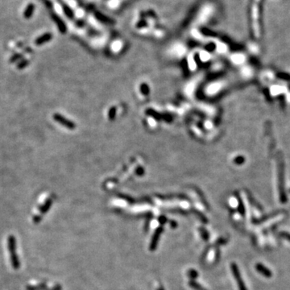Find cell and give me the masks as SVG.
<instances>
[{"mask_svg": "<svg viewBox=\"0 0 290 290\" xmlns=\"http://www.w3.org/2000/svg\"><path fill=\"white\" fill-rule=\"evenodd\" d=\"M260 1L261 0H253L252 5V28L254 33L256 36H260Z\"/></svg>", "mask_w": 290, "mask_h": 290, "instance_id": "1", "label": "cell"}, {"mask_svg": "<svg viewBox=\"0 0 290 290\" xmlns=\"http://www.w3.org/2000/svg\"><path fill=\"white\" fill-rule=\"evenodd\" d=\"M231 268L232 273H233L234 276H235V278L236 282H237V284H238V287H239V290H248V288H247V287H246L245 284H244V280H243V279H242L241 274H240V272H239V268L237 267V265H236L235 263H232V264H231Z\"/></svg>", "mask_w": 290, "mask_h": 290, "instance_id": "2", "label": "cell"}, {"mask_svg": "<svg viewBox=\"0 0 290 290\" xmlns=\"http://www.w3.org/2000/svg\"><path fill=\"white\" fill-rule=\"evenodd\" d=\"M256 268L258 272H260V274H262L263 276H265V277L270 278L272 276V272H271V271H270L268 268H266L265 266L263 265L262 264H256Z\"/></svg>", "mask_w": 290, "mask_h": 290, "instance_id": "3", "label": "cell"}, {"mask_svg": "<svg viewBox=\"0 0 290 290\" xmlns=\"http://www.w3.org/2000/svg\"><path fill=\"white\" fill-rule=\"evenodd\" d=\"M52 36L51 33H45V34H43L42 36H40V37L38 38H36V41H35V44L37 45V46H40V45H42L44 43L48 42L49 40L52 39Z\"/></svg>", "mask_w": 290, "mask_h": 290, "instance_id": "4", "label": "cell"}, {"mask_svg": "<svg viewBox=\"0 0 290 290\" xmlns=\"http://www.w3.org/2000/svg\"><path fill=\"white\" fill-rule=\"evenodd\" d=\"M53 118H54V119L56 121V122H58V123H60V124L64 125V126H65V127H72V123H71L70 122H68L67 119H64V117L61 116L60 115H58V114H55L54 117H53Z\"/></svg>", "mask_w": 290, "mask_h": 290, "instance_id": "5", "label": "cell"}, {"mask_svg": "<svg viewBox=\"0 0 290 290\" xmlns=\"http://www.w3.org/2000/svg\"><path fill=\"white\" fill-rule=\"evenodd\" d=\"M52 16L53 20H54L55 22H56V24H57V27L59 28L60 32H62V33H64V32H65V30H66V28H65V24L63 23L62 20H60V17H58V16L56 15L55 14H52Z\"/></svg>", "mask_w": 290, "mask_h": 290, "instance_id": "6", "label": "cell"}, {"mask_svg": "<svg viewBox=\"0 0 290 290\" xmlns=\"http://www.w3.org/2000/svg\"><path fill=\"white\" fill-rule=\"evenodd\" d=\"M35 10V5L33 3L28 4V7L25 8V10L24 11V17L25 19H29L31 18L33 15V12Z\"/></svg>", "mask_w": 290, "mask_h": 290, "instance_id": "7", "label": "cell"}, {"mask_svg": "<svg viewBox=\"0 0 290 290\" xmlns=\"http://www.w3.org/2000/svg\"><path fill=\"white\" fill-rule=\"evenodd\" d=\"M277 214H278L277 212H274L273 213H270V214H268V215L265 216V217L261 218H260V219H254L253 222H254V223H256V224L262 223V222H265V221H267V220L269 219L270 218L274 217V216L277 215Z\"/></svg>", "mask_w": 290, "mask_h": 290, "instance_id": "8", "label": "cell"}, {"mask_svg": "<svg viewBox=\"0 0 290 290\" xmlns=\"http://www.w3.org/2000/svg\"><path fill=\"white\" fill-rule=\"evenodd\" d=\"M23 58H24V54H23V53H15V54H14L13 56H11L10 60H9V62L10 63L19 62V61L22 60Z\"/></svg>", "mask_w": 290, "mask_h": 290, "instance_id": "9", "label": "cell"}, {"mask_svg": "<svg viewBox=\"0 0 290 290\" xmlns=\"http://www.w3.org/2000/svg\"><path fill=\"white\" fill-rule=\"evenodd\" d=\"M10 246H11V257L12 263L14 264V265H17V264H16V258H15V252H15L14 239L12 240V238L11 239Z\"/></svg>", "mask_w": 290, "mask_h": 290, "instance_id": "10", "label": "cell"}, {"mask_svg": "<svg viewBox=\"0 0 290 290\" xmlns=\"http://www.w3.org/2000/svg\"><path fill=\"white\" fill-rule=\"evenodd\" d=\"M30 61L27 59H22L21 60H20L16 65V68H18V69H24V68H26V67L28 66V64H29Z\"/></svg>", "mask_w": 290, "mask_h": 290, "instance_id": "11", "label": "cell"}, {"mask_svg": "<svg viewBox=\"0 0 290 290\" xmlns=\"http://www.w3.org/2000/svg\"><path fill=\"white\" fill-rule=\"evenodd\" d=\"M239 211L241 215H244L245 214V208L244 206V204L242 202L241 199L239 197Z\"/></svg>", "mask_w": 290, "mask_h": 290, "instance_id": "12", "label": "cell"}, {"mask_svg": "<svg viewBox=\"0 0 290 290\" xmlns=\"http://www.w3.org/2000/svg\"><path fill=\"white\" fill-rule=\"evenodd\" d=\"M280 235L281 236V237L284 238V239H285L288 240V241L290 242V234L287 233V232H280Z\"/></svg>", "mask_w": 290, "mask_h": 290, "instance_id": "13", "label": "cell"}, {"mask_svg": "<svg viewBox=\"0 0 290 290\" xmlns=\"http://www.w3.org/2000/svg\"><path fill=\"white\" fill-rule=\"evenodd\" d=\"M200 231H201V235H202V238H203L204 239H205V240H208V238H209V235H208L207 231H205V230H204V229H202V228H201V229H200Z\"/></svg>", "mask_w": 290, "mask_h": 290, "instance_id": "14", "label": "cell"}, {"mask_svg": "<svg viewBox=\"0 0 290 290\" xmlns=\"http://www.w3.org/2000/svg\"><path fill=\"white\" fill-rule=\"evenodd\" d=\"M190 285L193 286V288H196L197 290H205V289H204L203 288H201L200 285H198V284H197L196 283H194V282H193H193H190Z\"/></svg>", "mask_w": 290, "mask_h": 290, "instance_id": "15", "label": "cell"}, {"mask_svg": "<svg viewBox=\"0 0 290 290\" xmlns=\"http://www.w3.org/2000/svg\"><path fill=\"white\" fill-rule=\"evenodd\" d=\"M189 275H190V276H191V277H193V278H195L196 276H197V272H195V271H194V270H191V272H189Z\"/></svg>", "mask_w": 290, "mask_h": 290, "instance_id": "16", "label": "cell"}]
</instances>
